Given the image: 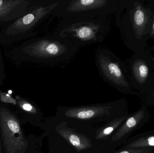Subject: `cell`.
Returning a JSON list of instances; mask_svg holds the SVG:
<instances>
[{"mask_svg": "<svg viewBox=\"0 0 154 153\" xmlns=\"http://www.w3.org/2000/svg\"><path fill=\"white\" fill-rule=\"evenodd\" d=\"M154 146V136L146 137L134 141L126 147L130 148H146Z\"/></svg>", "mask_w": 154, "mask_h": 153, "instance_id": "7c38bea8", "label": "cell"}, {"mask_svg": "<svg viewBox=\"0 0 154 153\" xmlns=\"http://www.w3.org/2000/svg\"><path fill=\"white\" fill-rule=\"evenodd\" d=\"M81 47L69 40L51 35L35 43L32 53L42 63L52 66L67 63Z\"/></svg>", "mask_w": 154, "mask_h": 153, "instance_id": "5b68a950", "label": "cell"}, {"mask_svg": "<svg viewBox=\"0 0 154 153\" xmlns=\"http://www.w3.org/2000/svg\"><path fill=\"white\" fill-rule=\"evenodd\" d=\"M154 17V4L142 1L120 0L116 24L125 45L134 53L147 50Z\"/></svg>", "mask_w": 154, "mask_h": 153, "instance_id": "6da1fadb", "label": "cell"}, {"mask_svg": "<svg viewBox=\"0 0 154 153\" xmlns=\"http://www.w3.org/2000/svg\"><path fill=\"white\" fill-rule=\"evenodd\" d=\"M3 3V1L2 0H0V6L2 5V4Z\"/></svg>", "mask_w": 154, "mask_h": 153, "instance_id": "ac0fdd59", "label": "cell"}, {"mask_svg": "<svg viewBox=\"0 0 154 153\" xmlns=\"http://www.w3.org/2000/svg\"><path fill=\"white\" fill-rule=\"evenodd\" d=\"M20 107L23 110L28 113L32 114H35L37 113V110L30 103L28 102H23L20 104Z\"/></svg>", "mask_w": 154, "mask_h": 153, "instance_id": "4fadbf2b", "label": "cell"}, {"mask_svg": "<svg viewBox=\"0 0 154 153\" xmlns=\"http://www.w3.org/2000/svg\"><path fill=\"white\" fill-rule=\"evenodd\" d=\"M151 94V97H152L154 99V85L153 87L148 92Z\"/></svg>", "mask_w": 154, "mask_h": 153, "instance_id": "2e32d148", "label": "cell"}, {"mask_svg": "<svg viewBox=\"0 0 154 153\" xmlns=\"http://www.w3.org/2000/svg\"><path fill=\"white\" fill-rule=\"evenodd\" d=\"M151 50H152L153 52V54H151V55H152L153 58V59H154V42H153V45L152 46L151 48Z\"/></svg>", "mask_w": 154, "mask_h": 153, "instance_id": "e0dca14e", "label": "cell"}, {"mask_svg": "<svg viewBox=\"0 0 154 153\" xmlns=\"http://www.w3.org/2000/svg\"><path fill=\"white\" fill-rule=\"evenodd\" d=\"M95 62L103 81L121 92L135 93L125 62L113 52L105 48L97 49L95 53Z\"/></svg>", "mask_w": 154, "mask_h": 153, "instance_id": "277c9868", "label": "cell"}, {"mask_svg": "<svg viewBox=\"0 0 154 153\" xmlns=\"http://www.w3.org/2000/svg\"><path fill=\"white\" fill-rule=\"evenodd\" d=\"M109 19H63L51 35L67 39L82 47L103 41L111 29Z\"/></svg>", "mask_w": 154, "mask_h": 153, "instance_id": "7a4b0ae2", "label": "cell"}, {"mask_svg": "<svg viewBox=\"0 0 154 153\" xmlns=\"http://www.w3.org/2000/svg\"><path fill=\"white\" fill-rule=\"evenodd\" d=\"M124 62L134 89L148 92L154 85V59L149 50L134 53Z\"/></svg>", "mask_w": 154, "mask_h": 153, "instance_id": "8992f818", "label": "cell"}, {"mask_svg": "<svg viewBox=\"0 0 154 153\" xmlns=\"http://www.w3.org/2000/svg\"><path fill=\"white\" fill-rule=\"evenodd\" d=\"M150 37L151 39L153 40L154 42V17L152 22V27H151V32H150Z\"/></svg>", "mask_w": 154, "mask_h": 153, "instance_id": "9a60e30c", "label": "cell"}, {"mask_svg": "<svg viewBox=\"0 0 154 153\" xmlns=\"http://www.w3.org/2000/svg\"><path fill=\"white\" fill-rule=\"evenodd\" d=\"M111 108V106L103 105L72 108L66 111L65 115L71 118L89 119L106 114Z\"/></svg>", "mask_w": 154, "mask_h": 153, "instance_id": "ba28073f", "label": "cell"}, {"mask_svg": "<svg viewBox=\"0 0 154 153\" xmlns=\"http://www.w3.org/2000/svg\"><path fill=\"white\" fill-rule=\"evenodd\" d=\"M127 118V116L122 117L121 118L116 119L113 121L110 122L109 124L106 126L105 127L102 128L98 133L97 134L96 139H103L105 137L111 134V133L117 128L122 122H124Z\"/></svg>", "mask_w": 154, "mask_h": 153, "instance_id": "8fae6325", "label": "cell"}, {"mask_svg": "<svg viewBox=\"0 0 154 153\" xmlns=\"http://www.w3.org/2000/svg\"><path fill=\"white\" fill-rule=\"evenodd\" d=\"M120 5V0H60L52 15L63 19H109Z\"/></svg>", "mask_w": 154, "mask_h": 153, "instance_id": "3957f363", "label": "cell"}, {"mask_svg": "<svg viewBox=\"0 0 154 153\" xmlns=\"http://www.w3.org/2000/svg\"><path fill=\"white\" fill-rule=\"evenodd\" d=\"M57 132L78 151H82L90 148L91 144L89 139L69 128H60Z\"/></svg>", "mask_w": 154, "mask_h": 153, "instance_id": "9c48e42d", "label": "cell"}, {"mask_svg": "<svg viewBox=\"0 0 154 153\" xmlns=\"http://www.w3.org/2000/svg\"><path fill=\"white\" fill-rule=\"evenodd\" d=\"M0 128L6 153H23L28 147L17 118L5 108L0 109Z\"/></svg>", "mask_w": 154, "mask_h": 153, "instance_id": "52a82bcc", "label": "cell"}, {"mask_svg": "<svg viewBox=\"0 0 154 153\" xmlns=\"http://www.w3.org/2000/svg\"><path fill=\"white\" fill-rule=\"evenodd\" d=\"M2 150V146H1V140H0V152Z\"/></svg>", "mask_w": 154, "mask_h": 153, "instance_id": "d6986e66", "label": "cell"}, {"mask_svg": "<svg viewBox=\"0 0 154 153\" xmlns=\"http://www.w3.org/2000/svg\"><path fill=\"white\" fill-rule=\"evenodd\" d=\"M144 112L141 110L128 118L125 123L115 133L112 138V141H118L131 132L141 122L143 118Z\"/></svg>", "mask_w": 154, "mask_h": 153, "instance_id": "30bf717a", "label": "cell"}, {"mask_svg": "<svg viewBox=\"0 0 154 153\" xmlns=\"http://www.w3.org/2000/svg\"><path fill=\"white\" fill-rule=\"evenodd\" d=\"M145 148H130L118 153H150L151 150Z\"/></svg>", "mask_w": 154, "mask_h": 153, "instance_id": "5bb4252c", "label": "cell"}]
</instances>
